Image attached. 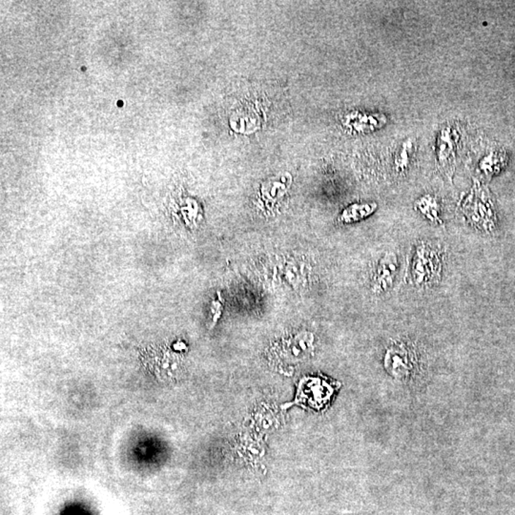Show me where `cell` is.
Here are the masks:
<instances>
[{"label": "cell", "mask_w": 515, "mask_h": 515, "mask_svg": "<svg viewBox=\"0 0 515 515\" xmlns=\"http://www.w3.org/2000/svg\"><path fill=\"white\" fill-rule=\"evenodd\" d=\"M414 207L417 211L423 215L427 220L436 225H443V220L441 218V206L437 199L432 195H425L416 201Z\"/></svg>", "instance_id": "52a82bcc"}, {"label": "cell", "mask_w": 515, "mask_h": 515, "mask_svg": "<svg viewBox=\"0 0 515 515\" xmlns=\"http://www.w3.org/2000/svg\"><path fill=\"white\" fill-rule=\"evenodd\" d=\"M399 261L393 252H386L379 261L373 274L372 290L375 294L385 293L393 285L396 277Z\"/></svg>", "instance_id": "277c9868"}, {"label": "cell", "mask_w": 515, "mask_h": 515, "mask_svg": "<svg viewBox=\"0 0 515 515\" xmlns=\"http://www.w3.org/2000/svg\"><path fill=\"white\" fill-rule=\"evenodd\" d=\"M463 210L467 219L474 227L490 230L493 225L490 219V208L485 204V200L479 197L478 191L474 187L468 197L463 203Z\"/></svg>", "instance_id": "5b68a950"}, {"label": "cell", "mask_w": 515, "mask_h": 515, "mask_svg": "<svg viewBox=\"0 0 515 515\" xmlns=\"http://www.w3.org/2000/svg\"><path fill=\"white\" fill-rule=\"evenodd\" d=\"M414 146L411 140L406 141L395 155L394 166L398 173H404L410 167Z\"/></svg>", "instance_id": "9c48e42d"}, {"label": "cell", "mask_w": 515, "mask_h": 515, "mask_svg": "<svg viewBox=\"0 0 515 515\" xmlns=\"http://www.w3.org/2000/svg\"><path fill=\"white\" fill-rule=\"evenodd\" d=\"M442 268V256L437 248L427 242H419L411 261L413 283L419 288L434 285L440 282Z\"/></svg>", "instance_id": "6da1fadb"}, {"label": "cell", "mask_w": 515, "mask_h": 515, "mask_svg": "<svg viewBox=\"0 0 515 515\" xmlns=\"http://www.w3.org/2000/svg\"><path fill=\"white\" fill-rule=\"evenodd\" d=\"M410 353L402 345L391 348L386 353V367L392 373L404 374L410 369Z\"/></svg>", "instance_id": "8992f818"}, {"label": "cell", "mask_w": 515, "mask_h": 515, "mask_svg": "<svg viewBox=\"0 0 515 515\" xmlns=\"http://www.w3.org/2000/svg\"><path fill=\"white\" fill-rule=\"evenodd\" d=\"M334 386L324 379L307 377L302 379L297 391L296 399L292 404L304 407L323 408L333 394Z\"/></svg>", "instance_id": "7a4b0ae2"}, {"label": "cell", "mask_w": 515, "mask_h": 515, "mask_svg": "<svg viewBox=\"0 0 515 515\" xmlns=\"http://www.w3.org/2000/svg\"><path fill=\"white\" fill-rule=\"evenodd\" d=\"M451 126L444 127L440 131L436 144V155L439 165L449 178L451 179L455 170V156L458 136Z\"/></svg>", "instance_id": "3957f363"}, {"label": "cell", "mask_w": 515, "mask_h": 515, "mask_svg": "<svg viewBox=\"0 0 515 515\" xmlns=\"http://www.w3.org/2000/svg\"><path fill=\"white\" fill-rule=\"evenodd\" d=\"M377 204L374 203H354L347 207L340 215V220L343 223L359 222L374 213Z\"/></svg>", "instance_id": "ba28073f"}]
</instances>
